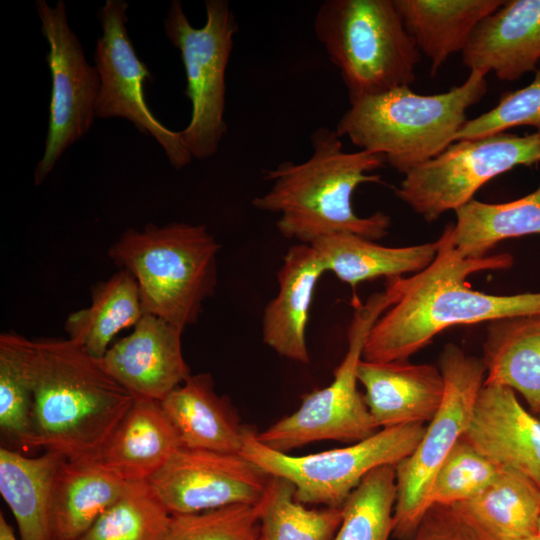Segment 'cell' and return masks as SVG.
I'll use <instances>...</instances> for the list:
<instances>
[{"instance_id":"cell-20","label":"cell","mask_w":540,"mask_h":540,"mask_svg":"<svg viewBox=\"0 0 540 540\" xmlns=\"http://www.w3.org/2000/svg\"><path fill=\"white\" fill-rule=\"evenodd\" d=\"M181 447L160 402L134 399L92 460L128 483L144 482Z\"/></svg>"},{"instance_id":"cell-35","label":"cell","mask_w":540,"mask_h":540,"mask_svg":"<svg viewBox=\"0 0 540 540\" xmlns=\"http://www.w3.org/2000/svg\"><path fill=\"white\" fill-rule=\"evenodd\" d=\"M260 503L174 514L164 540H250L258 536Z\"/></svg>"},{"instance_id":"cell-5","label":"cell","mask_w":540,"mask_h":540,"mask_svg":"<svg viewBox=\"0 0 540 540\" xmlns=\"http://www.w3.org/2000/svg\"><path fill=\"white\" fill-rule=\"evenodd\" d=\"M220 248L205 225L150 223L126 229L108 256L136 280L144 314L184 329L215 292Z\"/></svg>"},{"instance_id":"cell-27","label":"cell","mask_w":540,"mask_h":540,"mask_svg":"<svg viewBox=\"0 0 540 540\" xmlns=\"http://www.w3.org/2000/svg\"><path fill=\"white\" fill-rule=\"evenodd\" d=\"M455 505L494 540H522L537 533L540 485L501 468L479 494Z\"/></svg>"},{"instance_id":"cell-13","label":"cell","mask_w":540,"mask_h":540,"mask_svg":"<svg viewBox=\"0 0 540 540\" xmlns=\"http://www.w3.org/2000/svg\"><path fill=\"white\" fill-rule=\"evenodd\" d=\"M129 4L124 0H106L97 12L102 30L94 52L100 76L96 117H120L158 142L170 164L182 169L192 161L180 132L161 123L150 110L144 95V81L152 74L134 49L126 23Z\"/></svg>"},{"instance_id":"cell-34","label":"cell","mask_w":540,"mask_h":540,"mask_svg":"<svg viewBox=\"0 0 540 540\" xmlns=\"http://www.w3.org/2000/svg\"><path fill=\"white\" fill-rule=\"evenodd\" d=\"M500 467L462 437L436 472L428 496L431 505H455L479 494Z\"/></svg>"},{"instance_id":"cell-32","label":"cell","mask_w":540,"mask_h":540,"mask_svg":"<svg viewBox=\"0 0 540 540\" xmlns=\"http://www.w3.org/2000/svg\"><path fill=\"white\" fill-rule=\"evenodd\" d=\"M171 520L151 485L133 482L76 540H164Z\"/></svg>"},{"instance_id":"cell-10","label":"cell","mask_w":540,"mask_h":540,"mask_svg":"<svg viewBox=\"0 0 540 540\" xmlns=\"http://www.w3.org/2000/svg\"><path fill=\"white\" fill-rule=\"evenodd\" d=\"M438 367L445 382L442 403L413 452L395 465L393 535L400 540H412L428 509L433 478L464 436L485 380L482 358L468 355L452 343L440 353Z\"/></svg>"},{"instance_id":"cell-2","label":"cell","mask_w":540,"mask_h":540,"mask_svg":"<svg viewBox=\"0 0 540 540\" xmlns=\"http://www.w3.org/2000/svg\"><path fill=\"white\" fill-rule=\"evenodd\" d=\"M312 154L303 162L284 161L264 171L270 189L252 200L256 209L279 214L277 228L287 239L312 244L335 233L371 240L388 233L391 219L383 212L361 217L352 196L363 183H378L372 174L386 161L366 150L346 152L336 130L320 127L311 134Z\"/></svg>"},{"instance_id":"cell-18","label":"cell","mask_w":540,"mask_h":540,"mask_svg":"<svg viewBox=\"0 0 540 540\" xmlns=\"http://www.w3.org/2000/svg\"><path fill=\"white\" fill-rule=\"evenodd\" d=\"M357 378L365 389L364 400L378 429L429 422L444 396L443 375L432 364L362 359Z\"/></svg>"},{"instance_id":"cell-6","label":"cell","mask_w":540,"mask_h":540,"mask_svg":"<svg viewBox=\"0 0 540 540\" xmlns=\"http://www.w3.org/2000/svg\"><path fill=\"white\" fill-rule=\"evenodd\" d=\"M313 30L339 70L350 103L415 80L420 51L393 0H326Z\"/></svg>"},{"instance_id":"cell-11","label":"cell","mask_w":540,"mask_h":540,"mask_svg":"<svg viewBox=\"0 0 540 540\" xmlns=\"http://www.w3.org/2000/svg\"><path fill=\"white\" fill-rule=\"evenodd\" d=\"M540 162V135L498 133L453 142L405 174L396 196L426 221L456 211L485 183L518 165Z\"/></svg>"},{"instance_id":"cell-24","label":"cell","mask_w":540,"mask_h":540,"mask_svg":"<svg viewBox=\"0 0 540 540\" xmlns=\"http://www.w3.org/2000/svg\"><path fill=\"white\" fill-rule=\"evenodd\" d=\"M484 384L519 392L531 412H540V314L489 322L483 344Z\"/></svg>"},{"instance_id":"cell-41","label":"cell","mask_w":540,"mask_h":540,"mask_svg":"<svg viewBox=\"0 0 540 540\" xmlns=\"http://www.w3.org/2000/svg\"><path fill=\"white\" fill-rule=\"evenodd\" d=\"M250 540H261L260 535L256 536L255 538H252Z\"/></svg>"},{"instance_id":"cell-33","label":"cell","mask_w":540,"mask_h":540,"mask_svg":"<svg viewBox=\"0 0 540 540\" xmlns=\"http://www.w3.org/2000/svg\"><path fill=\"white\" fill-rule=\"evenodd\" d=\"M395 502V465L373 469L342 505V521L332 540H388Z\"/></svg>"},{"instance_id":"cell-31","label":"cell","mask_w":540,"mask_h":540,"mask_svg":"<svg viewBox=\"0 0 540 540\" xmlns=\"http://www.w3.org/2000/svg\"><path fill=\"white\" fill-rule=\"evenodd\" d=\"M35 342L15 332L0 335V429L27 450L33 409L31 363Z\"/></svg>"},{"instance_id":"cell-36","label":"cell","mask_w":540,"mask_h":540,"mask_svg":"<svg viewBox=\"0 0 540 540\" xmlns=\"http://www.w3.org/2000/svg\"><path fill=\"white\" fill-rule=\"evenodd\" d=\"M523 125L535 127L540 135V69L528 86L505 94L491 110L467 120L456 141L503 133Z\"/></svg>"},{"instance_id":"cell-22","label":"cell","mask_w":540,"mask_h":540,"mask_svg":"<svg viewBox=\"0 0 540 540\" xmlns=\"http://www.w3.org/2000/svg\"><path fill=\"white\" fill-rule=\"evenodd\" d=\"M129 483L92 459H65L51 494V540H76L127 490Z\"/></svg>"},{"instance_id":"cell-40","label":"cell","mask_w":540,"mask_h":540,"mask_svg":"<svg viewBox=\"0 0 540 540\" xmlns=\"http://www.w3.org/2000/svg\"><path fill=\"white\" fill-rule=\"evenodd\" d=\"M539 536H540V518H539V521H538V526H537V533Z\"/></svg>"},{"instance_id":"cell-39","label":"cell","mask_w":540,"mask_h":540,"mask_svg":"<svg viewBox=\"0 0 540 540\" xmlns=\"http://www.w3.org/2000/svg\"><path fill=\"white\" fill-rule=\"evenodd\" d=\"M522 540H540V536L538 534H535Z\"/></svg>"},{"instance_id":"cell-19","label":"cell","mask_w":540,"mask_h":540,"mask_svg":"<svg viewBox=\"0 0 540 540\" xmlns=\"http://www.w3.org/2000/svg\"><path fill=\"white\" fill-rule=\"evenodd\" d=\"M326 266L310 244L298 243L286 252L277 273L278 292L264 308L263 342L279 355L308 364L306 328L315 288Z\"/></svg>"},{"instance_id":"cell-16","label":"cell","mask_w":540,"mask_h":540,"mask_svg":"<svg viewBox=\"0 0 540 540\" xmlns=\"http://www.w3.org/2000/svg\"><path fill=\"white\" fill-rule=\"evenodd\" d=\"M463 437L498 467L540 485V418L522 406L514 390L483 384Z\"/></svg>"},{"instance_id":"cell-21","label":"cell","mask_w":540,"mask_h":540,"mask_svg":"<svg viewBox=\"0 0 540 540\" xmlns=\"http://www.w3.org/2000/svg\"><path fill=\"white\" fill-rule=\"evenodd\" d=\"M182 447L239 454L245 428L226 397L214 389L210 374L190 375L160 401Z\"/></svg>"},{"instance_id":"cell-23","label":"cell","mask_w":540,"mask_h":540,"mask_svg":"<svg viewBox=\"0 0 540 540\" xmlns=\"http://www.w3.org/2000/svg\"><path fill=\"white\" fill-rule=\"evenodd\" d=\"M434 75L454 53L462 52L477 24L503 0H393Z\"/></svg>"},{"instance_id":"cell-9","label":"cell","mask_w":540,"mask_h":540,"mask_svg":"<svg viewBox=\"0 0 540 540\" xmlns=\"http://www.w3.org/2000/svg\"><path fill=\"white\" fill-rule=\"evenodd\" d=\"M425 427L410 424L384 428L347 447L301 456L274 450L260 442L255 431L245 428L239 454L268 475L289 480L299 503L339 508L373 469L396 465L409 456Z\"/></svg>"},{"instance_id":"cell-25","label":"cell","mask_w":540,"mask_h":540,"mask_svg":"<svg viewBox=\"0 0 540 540\" xmlns=\"http://www.w3.org/2000/svg\"><path fill=\"white\" fill-rule=\"evenodd\" d=\"M312 245L321 256L327 272L351 285L379 277L387 279L417 273L436 257L439 241L388 247L352 233H335Z\"/></svg>"},{"instance_id":"cell-26","label":"cell","mask_w":540,"mask_h":540,"mask_svg":"<svg viewBox=\"0 0 540 540\" xmlns=\"http://www.w3.org/2000/svg\"><path fill=\"white\" fill-rule=\"evenodd\" d=\"M65 459L51 451L27 457L13 449L0 448V493L14 515L20 540H51L52 488Z\"/></svg>"},{"instance_id":"cell-42","label":"cell","mask_w":540,"mask_h":540,"mask_svg":"<svg viewBox=\"0 0 540 540\" xmlns=\"http://www.w3.org/2000/svg\"><path fill=\"white\" fill-rule=\"evenodd\" d=\"M537 416L540 418V412L537 414Z\"/></svg>"},{"instance_id":"cell-30","label":"cell","mask_w":540,"mask_h":540,"mask_svg":"<svg viewBox=\"0 0 540 540\" xmlns=\"http://www.w3.org/2000/svg\"><path fill=\"white\" fill-rule=\"evenodd\" d=\"M261 540H332L342 521V508L309 509L295 499V486L270 476L260 502Z\"/></svg>"},{"instance_id":"cell-4","label":"cell","mask_w":540,"mask_h":540,"mask_svg":"<svg viewBox=\"0 0 540 540\" xmlns=\"http://www.w3.org/2000/svg\"><path fill=\"white\" fill-rule=\"evenodd\" d=\"M486 92V74L479 71H470L462 84L439 94L394 88L351 102L335 130L360 150L383 155L405 175L456 141L467 110Z\"/></svg>"},{"instance_id":"cell-3","label":"cell","mask_w":540,"mask_h":540,"mask_svg":"<svg viewBox=\"0 0 540 540\" xmlns=\"http://www.w3.org/2000/svg\"><path fill=\"white\" fill-rule=\"evenodd\" d=\"M27 450L92 459L133 404L101 360L64 338L35 340Z\"/></svg>"},{"instance_id":"cell-7","label":"cell","mask_w":540,"mask_h":540,"mask_svg":"<svg viewBox=\"0 0 540 540\" xmlns=\"http://www.w3.org/2000/svg\"><path fill=\"white\" fill-rule=\"evenodd\" d=\"M396 298V291L389 283L384 291L373 293L365 303L353 297L348 347L334 371L333 380L326 387L307 394L295 412L257 433L260 442L287 453L324 440L355 443L378 431L364 396L357 388V369L370 329Z\"/></svg>"},{"instance_id":"cell-37","label":"cell","mask_w":540,"mask_h":540,"mask_svg":"<svg viewBox=\"0 0 540 540\" xmlns=\"http://www.w3.org/2000/svg\"><path fill=\"white\" fill-rule=\"evenodd\" d=\"M412 540H494L456 505H431Z\"/></svg>"},{"instance_id":"cell-38","label":"cell","mask_w":540,"mask_h":540,"mask_svg":"<svg viewBox=\"0 0 540 540\" xmlns=\"http://www.w3.org/2000/svg\"><path fill=\"white\" fill-rule=\"evenodd\" d=\"M0 540H20L15 536L12 527L6 521L2 512H0Z\"/></svg>"},{"instance_id":"cell-12","label":"cell","mask_w":540,"mask_h":540,"mask_svg":"<svg viewBox=\"0 0 540 540\" xmlns=\"http://www.w3.org/2000/svg\"><path fill=\"white\" fill-rule=\"evenodd\" d=\"M35 8L41 32L49 44L45 60L52 79L44 154L33 174L34 184L38 186L67 148L93 125L100 76L95 65L86 60L82 45L69 25L65 2L58 0L51 6L46 0H37Z\"/></svg>"},{"instance_id":"cell-14","label":"cell","mask_w":540,"mask_h":540,"mask_svg":"<svg viewBox=\"0 0 540 540\" xmlns=\"http://www.w3.org/2000/svg\"><path fill=\"white\" fill-rule=\"evenodd\" d=\"M269 479L240 454L181 447L147 482L174 515L257 505Z\"/></svg>"},{"instance_id":"cell-1","label":"cell","mask_w":540,"mask_h":540,"mask_svg":"<svg viewBox=\"0 0 540 540\" xmlns=\"http://www.w3.org/2000/svg\"><path fill=\"white\" fill-rule=\"evenodd\" d=\"M438 241L436 257L426 268L408 277L388 279L397 298L370 329L363 360L406 361L452 326L540 314V292L495 295L468 285L471 274L510 268V254L463 257L453 245L451 224Z\"/></svg>"},{"instance_id":"cell-28","label":"cell","mask_w":540,"mask_h":540,"mask_svg":"<svg viewBox=\"0 0 540 540\" xmlns=\"http://www.w3.org/2000/svg\"><path fill=\"white\" fill-rule=\"evenodd\" d=\"M144 315L134 277L119 269L91 291V304L71 313L64 324L75 344L97 359L103 358L112 339L123 329L135 326Z\"/></svg>"},{"instance_id":"cell-15","label":"cell","mask_w":540,"mask_h":540,"mask_svg":"<svg viewBox=\"0 0 540 540\" xmlns=\"http://www.w3.org/2000/svg\"><path fill=\"white\" fill-rule=\"evenodd\" d=\"M182 328L144 314L132 333L109 347L101 363L134 399L161 401L190 375Z\"/></svg>"},{"instance_id":"cell-17","label":"cell","mask_w":540,"mask_h":540,"mask_svg":"<svg viewBox=\"0 0 540 540\" xmlns=\"http://www.w3.org/2000/svg\"><path fill=\"white\" fill-rule=\"evenodd\" d=\"M462 54L470 71L517 80L540 60V0L504 1L471 33Z\"/></svg>"},{"instance_id":"cell-8","label":"cell","mask_w":540,"mask_h":540,"mask_svg":"<svg viewBox=\"0 0 540 540\" xmlns=\"http://www.w3.org/2000/svg\"><path fill=\"white\" fill-rule=\"evenodd\" d=\"M205 9L206 23L196 28L189 22L181 1L173 0L163 22L164 32L180 51L185 69V95L192 110L180 135L196 159L214 156L227 132L225 74L238 30L228 1L206 0Z\"/></svg>"},{"instance_id":"cell-29","label":"cell","mask_w":540,"mask_h":540,"mask_svg":"<svg viewBox=\"0 0 540 540\" xmlns=\"http://www.w3.org/2000/svg\"><path fill=\"white\" fill-rule=\"evenodd\" d=\"M452 242L467 258H481L500 241L540 234V185L532 193L506 203L470 200L456 211Z\"/></svg>"}]
</instances>
